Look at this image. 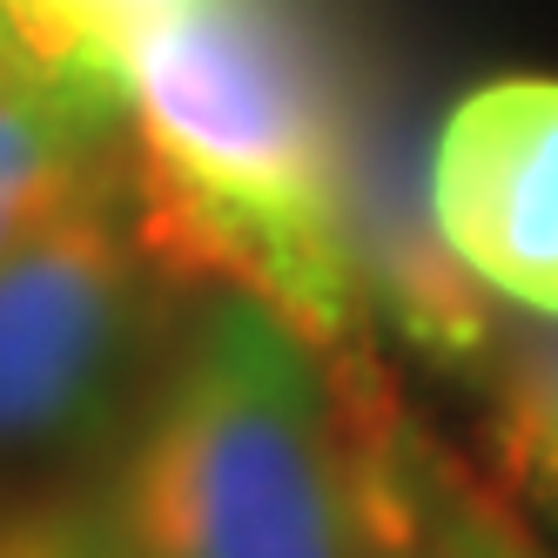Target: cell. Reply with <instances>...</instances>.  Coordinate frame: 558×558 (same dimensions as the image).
I'll list each match as a JSON object with an SVG mask.
<instances>
[{"mask_svg": "<svg viewBox=\"0 0 558 558\" xmlns=\"http://www.w3.org/2000/svg\"><path fill=\"white\" fill-rule=\"evenodd\" d=\"M343 68L310 0H169L114 54L142 250L182 296L256 303L310 356L364 343L337 229Z\"/></svg>", "mask_w": 558, "mask_h": 558, "instance_id": "cell-1", "label": "cell"}, {"mask_svg": "<svg viewBox=\"0 0 558 558\" xmlns=\"http://www.w3.org/2000/svg\"><path fill=\"white\" fill-rule=\"evenodd\" d=\"M122 558H364V505L310 350L256 303L175 330L95 492Z\"/></svg>", "mask_w": 558, "mask_h": 558, "instance_id": "cell-2", "label": "cell"}, {"mask_svg": "<svg viewBox=\"0 0 558 558\" xmlns=\"http://www.w3.org/2000/svg\"><path fill=\"white\" fill-rule=\"evenodd\" d=\"M114 175L0 256V471H48L129 430L182 330Z\"/></svg>", "mask_w": 558, "mask_h": 558, "instance_id": "cell-3", "label": "cell"}, {"mask_svg": "<svg viewBox=\"0 0 558 558\" xmlns=\"http://www.w3.org/2000/svg\"><path fill=\"white\" fill-rule=\"evenodd\" d=\"M337 229L364 310H377L424 364L477 371L498 330V296H485L437 229L424 101L390 61L343 68Z\"/></svg>", "mask_w": 558, "mask_h": 558, "instance_id": "cell-4", "label": "cell"}, {"mask_svg": "<svg viewBox=\"0 0 558 558\" xmlns=\"http://www.w3.org/2000/svg\"><path fill=\"white\" fill-rule=\"evenodd\" d=\"M430 209L451 256L532 316H558V82L471 88L430 142Z\"/></svg>", "mask_w": 558, "mask_h": 558, "instance_id": "cell-5", "label": "cell"}, {"mask_svg": "<svg viewBox=\"0 0 558 558\" xmlns=\"http://www.w3.org/2000/svg\"><path fill=\"white\" fill-rule=\"evenodd\" d=\"M122 162V95L34 68L0 88V256L95 195Z\"/></svg>", "mask_w": 558, "mask_h": 558, "instance_id": "cell-6", "label": "cell"}, {"mask_svg": "<svg viewBox=\"0 0 558 558\" xmlns=\"http://www.w3.org/2000/svg\"><path fill=\"white\" fill-rule=\"evenodd\" d=\"M477 390L498 477L532 511L558 518V316L498 310V330L477 356Z\"/></svg>", "mask_w": 558, "mask_h": 558, "instance_id": "cell-7", "label": "cell"}, {"mask_svg": "<svg viewBox=\"0 0 558 558\" xmlns=\"http://www.w3.org/2000/svg\"><path fill=\"white\" fill-rule=\"evenodd\" d=\"M0 558H122V545L101 532L95 505L34 498L0 511Z\"/></svg>", "mask_w": 558, "mask_h": 558, "instance_id": "cell-8", "label": "cell"}, {"mask_svg": "<svg viewBox=\"0 0 558 558\" xmlns=\"http://www.w3.org/2000/svg\"><path fill=\"white\" fill-rule=\"evenodd\" d=\"M41 68L27 48H21V27H14V14H8V0H0V88H14V82H27V74Z\"/></svg>", "mask_w": 558, "mask_h": 558, "instance_id": "cell-9", "label": "cell"}, {"mask_svg": "<svg viewBox=\"0 0 558 558\" xmlns=\"http://www.w3.org/2000/svg\"><path fill=\"white\" fill-rule=\"evenodd\" d=\"M364 558H458V551H430L424 538H411V545H384V551H364Z\"/></svg>", "mask_w": 558, "mask_h": 558, "instance_id": "cell-10", "label": "cell"}, {"mask_svg": "<svg viewBox=\"0 0 558 558\" xmlns=\"http://www.w3.org/2000/svg\"><path fill=\"white\" fill-rule=\"evenodd\" d=\"M129 8H135V21H148L155 8H169V0H129Z\"/></svg>", "mask_w": 558, "mask_h": 558, "instance_id": "cell-11", "label": "cell"}]
</instances>
